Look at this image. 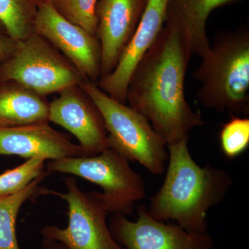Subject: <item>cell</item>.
Wrapping results in <instances>:
<instances>
[{"label": "cell", "instance_id": "cell-16", "mask_svg": "<svg viewBox=\"0 0 249 249\" xmlns=\"http://www.w3.org/2000/svg\"><path fill=\"white\" fill-rule=\"evenodd\" d=\"M47 173L36 178L22 191L0 196V249H20L16 233V222L23 204L36 194H44L40 185Z\"/></svg>", "mask_w": 249, "mask_h": 249}, {"label": "cell", "instance_id": "cell-13", "mask_svg": "<svg viewBox=\"0 0 249 249\" xmlns=\"http://www.w3.org/2000/svg\"><path fill=\"white\" fill-rule=\"evenodd\" d=\"M0 155L40 157L51 160L88 156L79 145L73 143L48 122L0 127Z\"/></svg>", "mask_w": 249, "mask_h": 249}, {"label": "cell", "instance_id": "cell-24", "mask_svg": "<svg viewBox=\"0 0 249 249\" xmlns=\"http://www.w3.org/2000/svg\"><path fill=\"white\" fill-rule=\"evenodd\" d=\"M0 35H6L4 27L1 25V23H0Z\"/></svg>", "mask_w": 249, "mask_h": 249}, {"label": "cell", "instance_id": "cell-19", "mask_svg": "<svg viewBox=\"0 0 249 249\" xmlns=\"http://www.w3.org/2000/svg\"><path fill=\"white\" fill-rule=\"evenodd\" d=\"M98 0H49L60 16L96 36Z\"/></svg>", "mask_w": 249, "mask_h": 249}, {"label": "cell", "instance_id": "cell-17", "mask_svg": "<svg viewBox=\"0 0 249 249\" xmlns=\"http://www.w3.org/2000/svg\"><path fill=\"white\" fill-rule=\"evenodd\" d=\"M37 6L31 0H0V23L6 35L22 40L34 32Z\"/></svg>", "mask_w": 249, "mask_h": 249}, {"label": "cell", "instance_id": "cell-15", "mask_svg": "<svg viewBox=\"0 0 249 249\" xmlns=\"http://www.w3.org/2000/svg\"><path fill=\"white\" fill-rule=\"evenodd\" d=\"M191 35L193 53L202 58L210 44L206 27L209 15L214 9L242 2L244 0H175Z\"/></svg>", "mask_w": 249, "mask_h": 249}, {"label": "cell", "instance_id": "cell-14", "mask_svg": "<svg viewBox=\"0 0 249 249\" xmlns=\"http://www.w3.org/2000/svg\"><path fill=\"white\" fill-rule=\"evenodd\" d=\"M49 116L45 96L14 82L0 83V127L49 123Z\"/></svg>", "mask_w": 249, "mask_h": 249}, {"label": "cell", "instance_id": "cell-12", "mask_svg": "<svg viewBox=\"0 0 249 249\" xmlns=\"http://www.w3.org/2000/svg\"><path fill=\"white\" fill-rule=\"evenodd\" d=\"M147 0H98L96 36L101 47V77L115 69L133 37Z\"/></svg>", "mask_w": 249, "mask_h": 249}, {"label": "cell", "instance_id": "cell-11", "mask_svg": "<svg viewBox=\"0 0 249 249\" xmlns=\"http://www.w3.org/2000/svg\"><path fill=\"white\" fill-rule=\"evenodd\" d=\"M171 1L147 0L137 30L121 54L115 69L96 83L100 89L116 101L127 103V86L132 72L163 29Z\"/></svg>", "mask_w": 249, "mask_h": 249}, {"label": "cell", "instance_id": "cell-21", "mask_svg": "<svg viewBox=\"0 0 249 249\" xmlns=\"http://www.w3.org/2000/svg\"><path fill=\"white\" fill-rule=\"evenodd\" d=\"M16 41L7 35H0V62L11 56L16 48Z\"/></svg>", "mask_w": 249, "mask_h": 249}, {"label": "cell", "instance_id": "cell-1", "mask_svg": "<svg viewBox=\"0 0 249 249\" xmlns=\"http://www.w3.org/2000/svg\"><path fill=\"white\" fill-rule=\"evenodd\" d=\"M192 54L191 35L172 0L163 29L132 72L126 96L129 107L146 118L167 145L189 138L191 129L204 124L185 94Z\"/></svg>", "mask_w": 249, "mask_h": 249}, {"label": "cell", "instance_id": "cell-10", "mask_svg": "<svg viewBox=\"0 0 249 249\" xmlns=\"http://www.w3.org/2000/svg\"><path fill=\"white\" fill-rule=\"evenodd\" d=\"M49 119L73 134L88 156L109 147L103 116L79 85L62 90L49 103Z\"/></svg>", "mask_w": 249, "mask_h": 249}, {"label": "cell", "instance_id": "cell-4", "mask_svg": "<svg viewBox=\"0 0 249 249\" xmlns=\"http://www.w3.org/2000/svg\"><path fill=\"white\" fill-rule=\"evenodd\" d=\"M79 86L97 106L104 121L110 148L128 161H137L154 175L165 171L167 143L145 116L116 101L96 83L84 80Z\"/></svg>", "mask_w": 249, "mask_h": 249}, {"label": "cell", "instance_id": "cell-20", "mask_svg": "<svg viewBox=\"0 0 249 249\" xmlns=\"http://www.w3.org/2000/svg\"><path fill=\"white\" fill-rule=\"evenodd\" d=\"M219 142L227 158L235 159L243 154L249 146V118L232 116L221 129Z\"/></svg>", "mask_w": 249, "mask_h": 249}, {"label": "cell", "instance_id": "cell-9", "mask_svg": "<svg viewBox=\"0 0 249 249\" xmlns=\"http://www.w3.org/2000/svg\"><path fill=\"white\" fill-rule=\"evenodd\" d=\"M137 211V221L122 214H113L110 219L111 233L124 249H215L208 232L188 231L178 224L157 220L145 206Z\"/></svg>", "mask_w": 249, "mask_h": 249}, {"label": "cell", "instance_id": "cell-8", "mask_svg": "<svg viewBox=\"0 0 249 249\" xmlns=\"http://www.w3.org/2000/svg\"><path fill=\"white\" fill-rule=\"evenodd\" d=\"M34 31L71 62L85 80L97 83L101 47L96 36L62 17L49 1L37 6Z\"/></svg>", "mask_w": 249, "mask_h": 249}, {"label": "cell", "instance_id": "cell-22", "mask_svg": "<svg viewBox=\"0 0 249 249\" xmlns=\"http://www.w3.org/2000/svg\"><path fill=\"white\" fill-rule=\"evenodd\" d=\"M42 249H67L62 244L55 241L43 238L42 242Z\"/></svg>", "mask_w": 249, "mask_h": 249}, {"label": "cell", "instance_id": "cell-23", "mask_svg": "<svg viewBox=\"0 0 249 249\" xmlns=\"http://www.w3.org/2000/svg\"><path fill=\"white\" fill-rule=\"evenodd\" d=\"M31 1H32L33 4L37 7V6H40V5L47 2L49 0H31Z\"/></svg>", "mask_w": 249, "mask_h": 249}, {"label": "cell", "instance_id": "cell-2", "mask_svg": "<svg viewBox=\"0 0 249 249\" xmlns=\"http://www.w3.org/2000/svg\"><path fill=\"white\" fill-rule=\"evenodd\" d=\"M188 139L167 145L168 166L163 184L150 199L147 212L157 220H173L188 231L208 232V212L224 200L232 184L224 170L198 165Z\"/></svg>", "mask_w": 249, "mask_h": 249}, {"label": "cell", "instance_id": "cell-18", "mask_svg": "<svg viewBox=\"0 0 249 249\" xmlns=\"http://www.w3.org/2000/svg\"><path fill=\"white\" fill-rule=\"evenodd\" d=\"M45 161L42 157H33L22 164L0 174V196L16 194L44 175Z\"/></svg>", "mask_w": 249, "mask_h": 249}, {"label": "cell", "instance_id": "cell-6", "mask_svg": "<svg viewBox=\"0 0 249 249\" xmlns=\"http://www.w3.org/2000/svg\"><path fill=\"white\" fill-rule=\"evenodd\" d=\"M84 80L71 62L34 31L16 41L11 56L0 62V83L14 82L45 97Z\"/></svg>", "mask_w": 249, "mask_h": 249}, {"label": "cell", "instance_id": "cell-5", "mask_svg": "<svg viewBox=\"0 0 249 249\" xmlns=\"http://www.w3.org/2000/svg\"><path fill=\"white\" fill-rule=\"evenodd\" d=\"M129 162L109 147L96 155L50 160L47 172L68 174L98 185L103 192H97L98 196L109 214L127 216L146 196L143 178Z\"/></svg>", "mask_w": 249, "mask_h": 249}, {"label": "cell", "instance_id": "cell-3", "mask_svg": "<svg viewBox=\"0 0 249 249\" xmlns=\"http://www.w3.org/2000/svg\"><path fill=\"white\" fill-rule=\"evenodd\" d=\"M193 77L201 84L198 101L232 116L249 113V27L223 31L214 37Z\"/></svg>", "mask_w": 249, "mask_h": 249}, {"label": "cell", "instance_id": "cell-7", "mask_svg": "<svg viewBox=\"0 0 249 249\" xmlns=\"http://www.w3.org/2000/svg\"><path fill=\"white\" fill-rule=\"evenodd\" d=\"M64 181L66 193L46 189L45 194L66 201L68 224L64 229L46 226L41 231L43 238L60 242L67 249H124L111 233L107 222L109 213L97 192L85 193L71 177Z\"/></svg>", "mask_w": 249, "mask_h": 249}]
</instances>
